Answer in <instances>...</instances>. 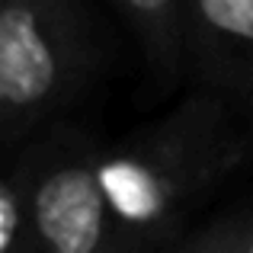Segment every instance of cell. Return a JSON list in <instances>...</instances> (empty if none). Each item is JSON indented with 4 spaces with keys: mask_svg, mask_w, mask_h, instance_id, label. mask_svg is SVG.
I'll return each instance as SVG.
<instances>
[{
    "mask_svg": "<svg viewBox=\"0 0 253 253\" xmlns=\"http://www.w3.org/2000/svg\"><path fill=\"white\" fill-rule=\"evenodd\" d=\"M250 164L253 119L205 86L103 144L99 176L125 253H176L196 209Z\"/></svg>",
    "mask_w": 253,
    "mask_h": 253,
    "instance_id": "obj_1",
    "label": "cell"
},
{
    "mask_svg": "<svg viewBox=\"0 0 253 253\" xmlns=\"http://www.w3.org/2000/svg\"><path fill=\"white\" fill-rule=\"evenodd\" d=\"M84 0H0V154L84 99L103 68Z\"/></svg>",
    "mask_w": 253,
    "mask_h": 253,
    "instance_id": "obj_2",
    "label": "cell"
},
{
    "mask_svg": "<svg viewBox=\"0 0 253 253\" xmlns=\"http://www.w3.org/2000/svg\"><path fill=\"white\" fill-rule=\"evenodd\" d=\"M39 253H125L99 176L103 141L68 119L26 138Z\"/></svg>",
    "mask_w": 253,
    "mask_h": 253,
    "instance_id": "obj_3",
    "label": "cell"
},
{
    "mask_svg": "<svg viewBox=\"0 0 253 253\" xmlns=\"http://www.w3.org/2000/svg\"><path fill=\"white\" fill-rule=\"evenodd\" d=\"M186 81L253 119V0H183Z\"/></svg>",
    "mask_w": 253,
    "mask_h": 253,
    "instance_id": "obj_4",
    "label": "cell"
},
{
    "mask_svg": "<svg viewBox=\"0 0 253 253\" xmlns=\"http://www.w3.org/2000/svg\"><path fill=\"white\" fill-rule=\"evenodd\" d=\"M131 29L148 81L157 93H170L186 77L183 55V0H109Z\"/></svg>",
    "mask_w": 253,
    "mask_h": 253,
    "instance_id": "obj_5",
    "label": "cell"
},
{
    "mask_svg": "<svg viewBox=\"0 0 253 253\" xmlns=\"http://www.w3.org/2000/svg\"><path fill=\"white\" fill-rule=\"evenodd\" d=\"M0 253H39L36 218H32V164L29 148L3 151L0 170Z\"/></svg>",
    "mask_w": 253,
    "mask_h": 253,
    "instance_id": "obj_6",
    "label": "cell"
},
{
    "mask_svg": "<svg viewBox=\"0 0 253 253\" xmlns=\"http://www.w3.org/2000/svg\"><path fill=\"white\" fill-rule=\"evenodd\" d=\"M176 253H253V199L192 224Z\"/></svg>",
    "mask_w": 253,
    "mask_h": 253,
    "instance_id": "obj_7",
    "label": "cell"
}]
</instances>
